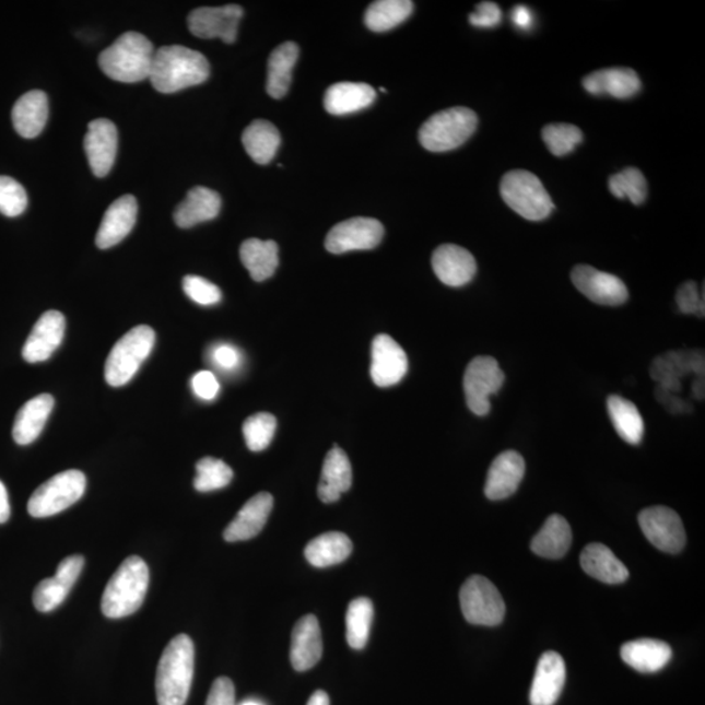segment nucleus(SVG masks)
Instances as JSON below:
<instances>
[{"instance_id": "obj_1", "label": "nucleus", "mask_w": 705, "mask_h": 705, "mask_svg": "<svg viewBox=\"0 0 705 705\" xmlns=\"http://www.w3.org/2000/svg\"><path fill=\"white\" fill-rule=\"evenodd\" d=\"M210 71L203 54L180 45L163 46L154 51L150 79L154 90L169 94L204 83Z\"/></svg>"}, {"instance_id": "obj_2", "label": "nucleus", "mask_w": 705, "mask_h": 705, "mask_svg": "<svg viewBox=\"0 0 705 705\" xmlns=\"http://www.w3.org/2000/svg\"><path fill=\"white\" fill-rule=\"evenodd\" d=\"M195 671V647L191 637H174L160 658L156 675L158 705H185L190 695Z\"/></svg>"}, {"instance_id": "obj_3", "label": "nucleus", "mask_w": 705, "mask_h": 705, "mask_svg": "<svg viewBox=\"0 0 705 705\" xmlns=\"http://www.w3.org/2000/svg\"><path fill=\"white\" fill-rule=\"evenodd\" d=\"M153 57L150 39L140 33L127 32L99 54L98 64L116 82L139 83L150 79Z\"/></svg>"}, {"instance_id": "obj_4", "label": "nucleus", "mask_w": 705, "mask_h": 705, "mask_svg": "<svg viewBox=\"0 0 705 705\" xmlns=\"http://www.w3.org/2000/svg\"><path fill=\"white\" fill-rule=\"evenodd\" d=\"M148 586H150V569L146 563L140 556H129L107 583L101 601L104 615L111 620H119L137 613L143 606Z\"/></svg>"}, {"instance_id": "obj_5", "label": "nucleus", "mask_w": 705, "mask_h": 705, "mask_svg": "<svg viewBox=\"0 0 705 705\" xmlns=\"http://www.w3.org/2000/svg\"><path fill=\"white\" fill-rule=\"evenodd\" d=\"M479 118L468 107H453L434 114L422 125L420 143L430 152H448L473 136Z\"/></svg>"}, {"instance_id": "obj_6", "label": "nucleus", "mask_w": 705, "mask_h": 705, "mask_svg": "<svg viewBox=\"0 0 705 705\" xmlns=\"http://www.w3.org/2000/svg\"><path fill=\"white\" fill-rule=\"evenodd\" d=\"M501 195L506 204L522 219L542 221L552 214L554 203L539 177L527 171H513L501 180Z\"/></svg>"}, {"instance_id": "obj_7", "label": "nucleus", "mask_w": 705, "mask_h": 705, "mask_svg": "<svg viewBox=\"0 0 705 705\" xmlns=\"http://www.w3.org/2000/svg\"><path fill=\"white\" fill-rule=\"evenodd\" d=\"M156 341L151 327L139 326L127 332L114 345L105 365V379L111 387H122L138 373L141 364L150 357Z\"/></svg>"}, {"instance_id": "obj_8", "label": "nucleus", "mask_w": 705, "mask_h": 705, "mask_svg": "<svg viewBox=\"0 0 705 705\" xmlns=\"http://www.w3.org/2000/svg\"><path fill=\"white\" fill-rule=\"evenodd\" d=\"M86 479L80 470L71 469L51 477L32 494L28 513L37 519L50 517L75 505L85 493Z\"/></svg>"}, {"instance_id": "obj_9", "label": "nucleus", "mask_w": 705, "mask_h": 705, "mask_svg": "<svg viewBox=\"0 0 705 705\" xmlns=\"http://www.w3.org/2000/svg\"><path fill=\"white\" fill-rule=\"evenodd\" d=\"M462 614L475 626H498L505 620L506 606L498 588L481 575L470 576L460 589Z\"/></svg>"}, {"instance_id": "obj_10", "label": "nucleus", "mask_w": 705, "mask_h": 705, "mask_svg": "<svg viewBox=\"0 0 705 705\" xmlns=\"http://www.w3.org/2000/svg\"><path fill=\"white\" fill-rule=\"evenodd\" d=\"M505 383L498 361L493 357H477L470 361L465 375V392L467 404L475 415L489 414L492 404L490 398L498 393Z\"/></svg>"}, {"instance_id": "obj_11", "label": "nucleus", "mask_w": 705, "mask_h": 705, "mask_svg": "<svg viewBox=\"0 0 705 705\" xmlns=\"http://www.w3.org/2000/svg\"><path fill=\"white\" fill-rule=\"evenodd\" d=\"M639 524L644 536L663 553H680L686 543V532L674 509L656 506L643 509Z\"/></svg>"}, {"instance_id": "obj_12", "label": "nucleus", "mask_w": 705, "mask_h": 705, "mask_svg": "<svg viewBox=\"0 0 705 705\" xmlns=\"http://www.w3.org/2000/svg\"><path fill=\"white\" fill-rule=\"evenodd\" d=\"M385 235L380 221L372 218H354L332 227L326 238L327 251L345 254L357 250H373Z\"/></svg>"}, {"instance_id": "obj_13", "label": "nucleus", "mask_w": 705, "mask_h": 705, "mask_svg": "<svg viewBox=\"0 0 705 705\" xmlns=\"http://www.w3.org/2000/svg\"><path fill=\"white\" fill-rule=\"evenodd\" d=\"M244 10L238 4L201 7L188 15V30L199 38H220L225 44H234Z\"/></svg>"}, {"instance_id": "obj_14", "label": "nucleus", "mask_w": 705, "mask_h": 705, "mask_svg": "<svg viewBox=\"0 0 705 705\" xmlns=\"http://www.w3.org/2000/svg\"><path fill=\"white\" fill-rule=\"evenodd\" d=\"M571 280L577 291L595 304L620 306L628 299L627 286L620 278L596 270L594 267L576 266L571 272Z\"/></svg>"}, {"instance_id": "obj_15", "label": "nucleus", "mask_w": 705, "mask_h": 705, "mask_svg": "<svg viewBox=\"0 0 705 705\" xmlns=\"http://www.w3.org/2000/svg\"><path fill=\"white\" fill-rule=\"evenodd\" d=\"M704 366L702 351L668 352L655 359L649 372L658 388L677 393L682 389L684 376L694 373L697 378H704Z\"/></svg>"}, {"instance_id": "obj_16", "label": "nucleus", "mask_w": 705, "mask_h": 705, "mask_svg": "<svg viewBox=\"0 0 705 705\" xmlns=\"http://www.w3.org/2000/svg\"><path fill=\"white\" fill-rule=\"evenodd\" d=\"M84 150L94 176L106 177L116 163L118 131L109 119H94L84 138Z\"/></svg>"}, {"instance_id": "obj_17", "label": "nucleus", "mask_w": 705, "mask_h": 705, "mask_svg": "<svg viewBox=\"0 0 705 705\" xmlns=\"http://www.w3.org/2000/svg\"><path fill=\"white\" fill-rule=\"evenodd\" d=\"M408 373V357L391 336L378 334L372 348V379L386 388L398 385Z\"/></svg>"}, {"instance_id": "obj_18", "label": "nucleus", "mask_w": 705, "mask_h": 705, "mask_svg": "<svg viewBox=\"0 0 705 705\" xmlns=\"http://www.w3.org/2000/svg\"><path fill=\"white\" fill-rule=\"evenodd\" d=\"M66 331L63 314L56 310L46 312L33 327L30 338L23 348V357L30 364L49 360L62 344Z\"/></svg>"}, {"instance_id": "obj_19", "label": "nucleus", "mask_w": 705, "mask_h": 705, "mask_svg": "<svg viewBox=\"0 0 705 705\" xmlns=\"http://www.w3.org/2000/svg\"><path fill=\"white\" fill-rule=\"evenodd\" d=\"M433 270L443 284L460 287L469 284L477 272V263L472 254L465 247L442 245L433 254Z\"/></svg>"}, {"instance_id": "obj_20", "label": "nucleus", "mask_w": 705, "mask_h": 705, "mask_svg": "<svg viewBox=\"0 0 705 705\" xmlns=\"http://www.w3.org/2000/svg\"><path fill=\"white\" fill-rule=\"evenodd\" d=\"M526 474V461L516 451H506L496 456L490 466L485 495L490 501H502L516 493Z\"/></svg>"}, {"instance_id": "obj_21", "label": "nucleus", "mask_w": 705, "mask_h": 705, "mask_svg": "<svg viewBox=\"0 0 705 705\" xmlns=\"http://www.w3.org/2000/svg\"><path fill=\"white\" fill-rule=\"evenodd\" d=\"M138 219V201L132 195L117 199L107 208L97 232L96 245L98 248L114 247L131 233Z\"/></svg>"}, {"instance_id": "obj_22", "label": "nucleus", "mask_w": 705, "mask_h": 705, "mask_svg": "<svg viewBox=\"0 0 705 705\" xmlns=\"http://www.w3.org/2000/svg\"><path fill=\"white\" fill-rule=\"evenodd\" d=\"M566 683V663L560 654H543L537 663L532 689H530V704L554 705L560 700Z\"/></svg>"}, {"instance_id": "obj_23", "label": "nucleus", "mask_w": 705, "mask_h": 705, "mask_svg": "<svg viewBox=\"0 0 705 705\" xmlns=\"http://www.w3.org/2000/svg\"><path fill=\"white\" fill-rule=\"evenodd\" d=\"M324 656V641L318 618L313 614L302 616L292 633L291 661L297 671L315 667Z\"/></svg>"}, {"instance_id": "obj_24", "label": "nucleus", "mask_w": 705, "mask_h": 705, "mask_svg": "<svg viewBox=\"0 0 705 705\" xmlns=\"http://www.w3.org/2000/svg\"><path fill=\"white\" fill-rule=\"evenodd\" d=\"M273 508V496L259 493L246 503L234 520L227 526L224 539L227 542L251 540L266 527Z\"/></svg>"}, {"instance_id": "obj_25", "label": "nucleus", "mask_w": 705, "mask_h": 705, "mask_svg": "<svg viewBox=\"0 0 705 705\" xmlns=\"http://www.w3.org/2000/svg\"><path fill=\"white\" fill-rule=\"evenodd\" d=\"M583 86L595 96L607 94V96L614 98L627 99L641 92L642 82L634 70L618 67V69H606L590 73L583 79Z\"/></svg>"}, {"instance_id": "obj_26", "label": "nucleus", "mask_w": 705, "mask_h": 705, "mask_svg": "<svg viewBox=\"0 0 705 705\" xmlns=\"http://www.w3.org/2000/svg\"><path fill=\"white\" fill-rule=\"evenodd\" d=\"M49 118V99L43 91H31L16 101L12 124L20 137L35 139L45 129Z\"/></svg>"}, {"instance_id": "obj_27", "label": "nucleus", "mask_w": 705, "mask_h": 705, "mask_svg": "<svg viewBox=\"0 0 705 705\" xmlns=\"http://www.w3.org/2000/svg\"><path fill=\"white\" fill-rule=\"evenodd\" d=\"M353 472L351 461L342 449L334 446L325 459L321 469L318 495L321 502L334 503L352 487Z\"/></svg>"}, {"instance_id": "obj_28", "label": "nucleus", "mask_w": 705, "mask_h": 705, "mask_svg": "<svg viewBox=\"0 0 705 705\" xmlns=\"http://www.w3.org/2000/svg\"><path fill=\"white\" fill-rule=\"evenodd\" d=\"M220 210V195L211 188L198 186L188 191L187 198L177 207L174 212V221L183 230H188V227L216 219Z\"/></svg>"}, {"instance_id": "obj_29", "label": "nucleus", "mask_w": 705, "mask_h": 705, "mask_svg": "<svg viewBox=\"0 0 705 705\" xmlns=\"http://www.w3.org/2000/svg\"><path fill=\"white\" fill-rule=\"evenodd\" d=\"M52 408L54 398L49 393L39 395L25 402L13 423L12 435L17 445L28 446L42 435Z\"/></svg>"}, {"instance_id": "obj_30", "label": "nucleus", "mask_w": 705, "mask_h": 705, "mask_svg": "<svg viewBox=\"0 0 705 705\" xmlns=\"http://www.w3.org/2000/svg\"><path fill=\"white\" fill-rule=\"evenodd\" d=\"M580 564L584 573L607 584H621L630 576L627 567L602 543H589L583 550Z\"/></svg>"}, {"instance_id": "obj_31", "label": "nucleus", "mask_w": 705, "mask_h": 705, "mask_svg": "<svg viewBox=\"0 0 705 705\" xmlns=\"http://www.w3.org/2000/svg\"><path fill=\"white\" fill-rule=\"evenodd\" d=\"M622 660L641 673H656L671 660L669 644L656 639H637L623 644Z\"/></svg>"}, {"instance_id": "obj_32", "label": "nucleus", "mask_w": 705, "mask_h": 705, "mask_svg": "<svg viewBox=\"0 0 705 705\" xmlns=\"http://www.w3.org/2000/svg\"><path fill=\"white\" fill-rule=\"evenodd\" d=\"M376 93L365 83H338L329 86L325 96V107L332 116H346L372 106Z\"/></svg>"}, {"instance_id": "obj_33", "label": "nucleus", "mask_w": 705, "mask_h": 705, "mask_svg": "<svg viewBox=\"0 0 705 705\" xmlns=\"http://www.w3.org/2000/svg\"><path fill=\"white\" fill-rule=\"evenodd\" d=\"M571 542H573V530L567 520L561 515H552L536 534L530 549L542 559L560 560L567 554Z\"/></svg>"}, {"instance_id": "obj_34", "label": "nucleus", "mask_w": 705, "mask_h": 705, "mask_svg": "<svg viewBox=\"0 0 705 705\" xmlns=\"http://www.w3.org/2000/svg\"><path fill=\"white\" fill-rule=\"evenodd\" d=\"M240 260L252 280L265 281L273 277L279 267V246L273 240L247 239L242 244Z\"/></svg>"}, {"instance_id": "obj_35", "label": "nucleus", "mask_w": 705, "mask_h": 705, "mask_svg": "<svg viewBox=\"0 0 705 705\" xmlns=\"http://www.w3.org/2000/svg\"><path fill=\"white\" fill-rule=\"evenodd\" d=\"M353 543L341 532H328L307 543L305 556L314 567L326 568L342 563L351 556Z\"/></svg>"}, {"instance_id": "obj_36", "label": "nucleus", "mask_w": 705, "mask_h": 705, "mask_svg": "<svg viewBox=\"0 0 705 705\" xmlns=\"http://www.w3.org/2000/svg\"><path fill=\"white\" fill-rule=\"evenodd\" d=\"M299 56L298 46L285 43L277 47L268 59L267 92L280 99L285 96L292 84V72Z\"/></svg>"}, {"instance_id": "obj_37", "label": "nucleus", "mask_w": 705, "mask_h": 705, "mask_svg": "<svg viewBox=\"0 0 705 705\" xmlns=\"http://www.w3.org/2000/svg\"><path fill=\"white\" fill-rule=\"evenodd\" d=\"M242 143L255 163L266 165L277 156L281 137L274 125L265 119H257L245 130Z\"/></svg>"}, {"instance_id": "obj_38", "label": "nucleus", "mask_w": 705, "mask_h": 705, "mask_svg": "<svg viewBox=\"0 0 705 705\" xmlns=\"http://www.w3.org/2000/svg\"><path fill=\"white\" fill-rule=\"evenodd\" d=\"M608 412L618 435L630 445H639L644 436V421L634 402L611 395L608 398Z\"/></svg>"}, {"instance_id": "obj_39", "label": "nucleus", "mask_w": 705, "mask_h": 705, "mask_svg": "<svg viewBox=\"0 0 705 705\" xmlns=\"http://www.w3.org/2000/svg\"><path fill=\"white\" fill-rule=\"evenodd\" d=\"M414 9L411 0H378L368 5L365 24L373 32H387L404 23Z\"/></svg>"}, {"instance_id": "obj_40", "label": "nucleus", "mask_w": 705, "mask_h": 705, "mask_svg": "<svg viewBox=\"0 0 705 705\" xmlns=\"http://www.w3.org/2000/svg\"><path fill=\"white\" fill-rule=\"evenodd\" d=\"M374 606L366 597L353 600L346 611V642L353 649H364L371 637Z\"/></svg>"}, {"instance_id": "obj_41", "label": "nucleus", "mask_w": 705, "mask_h": 705, "mask_svg": "<svg viewBox=\"0 0 705 705\" xmlns=\"http://www.w3.org/2000/svg\"><path fill=\"white\" fill-rule=\"evenodd\" d=\"M609 190L618 199L627 198L631 203L641 205L648 197V183L636 167H627L609 179Z\"/></svg>"}, {"instance_id": "obj_42", "label": "nucleus", "mask_w": 705, "mask_h": 705, "mask_svg": "<svg viewBox=\"0 0 705 705\" xmlns=\"http://www.w3.org/2000/svg\"><path fill=\"white\" fill-rule=\"evenodd\" d=\"M233 470L223 460L214 458L201 459L197 465V477L193 486L200 493H210L224 489L233 480Z\"/></svg>"}, {"instance_id": "obj_43", "label": "nucleus", "mask_w": 705, "mask_h": 705, "mask_svg": "<svg viewBox=\"0 0 705 705\" xmlns=\"http://www.w3.org/2000/svg\"><path fill=\"white\" fill-rule=\"evenodd\" d=\"M542 139L556 157L574 152L584 139L579 127L569 124H553L543 127Z\"/></svg>"}, {"instance_id": "obj_44", "label": "nucleus", "mask_w": 705, "mask_h": 705, "mask_svg": "<svg viewBox=\"0 0 705 705\" xmlns=\"http://www.w3.org/2000/svg\"><path fill=\"white\" fill-rule=\"evenodd\" d=\"M278 421L270 413H257L244 423L246 445L252 453L263 451L271 445L277 433Z\"/></svg>"}, {"instance_id": "obj_45", "label": "nucleus", "mask_w": 705, "mask_h": 705, "mask_svg": "<svg viewBox=\"0 0 705 705\" xmlns=\"http://www.w3.org/2000/svg\"><path fill=\"white\" fill-rule=\"evenodd\" d=\"M28 207V195L17 180L0 176V213L7 218L20 216Z\"/></svg>"}, {"instance_id": "obj_46", "label": "nucleus", "mask_w": 705, "mask_h": 705, "mask_svg": "<svg viewBox=\"0 0 705 705\" xmlns=\"http://www.w3.org/2000/svg\"><path fill=\"white\" fill-rule=\"evenodd\" d=\"M70 588L60 583L56 576L49 577L38 584L33 594V603L42 613H50L56 610L67 599Z\"/></svg>"}, {"instance_id": "obj_47", "label": "nucleus", "mask_w": 705, "mask_h": 705, "mask_svg": "<svg viewBox=\"0 0 705 705\" xmlns=\"http://www.w3.org/2000/svg\"><path fill=\"white\" fill-rule=\"evenodd\" d=\"M184 291L188 298L201 306L218 305L223 298V293L218 285L203 278L192 277V274L184 279Z\"/></svg>"}, {"instance_id": "obj_48", "label": "nucleus", "mask_w": 705, "mask_h": 705, "mask_svg": "<svg viewBox=\"0 0 705 705\" xmlns=\"http://www.w3.org/2000/svg\"><path fill=\"white\" fill-rule=\"evenodd\" d=\"M675 301L682 314L704 317V291L701 294V289L696 282L688 281L678 287Z\"/></svg>"}, {"instance_id": "obj_49", "label": "nucleus", "mask_w": 705, "mask_h": 705, "mask_svg": "<svg viewBox=\"0 0 705 705\" xmlns=\"http://www.w3.org/2000/svg\"><path fill=\"white\" fill-rule=\"evenodd\" d=\"M501 22L502 10L498 4L493 2L477 4L475 11L469 15V23L475 26V28H494Z\"/></svg>"}, {"instance_id": "obj_50", "label": "nucleus", "mask_w": 705, "mask_h": 705, "mask_svg": "<svg viewBox=\"0 0 705 705\" xmlns=\"http://www.w3.org/2000/svg\"><path fill=\"white\" fill-rule=\"evenodd\" d=\"M211 361L221 372H235L240 365L242 357L237 348L231 344H219L212 349Z\"/></svg>"}, {"instance_id": "obj_51", "label": "nucleus", "mask_w": 705, "mask_h": 705, "mask_svg": "<svg viewBox=\"0 0 705 705\" xmlns=\"http://www.w3.org/2000/svg\"><path fill=\"white\" fill-rule=\"evenodd\" d=\"M191 387L195 395L199 399L212 401L218 398L220 391V383L211 372H199L192 376Z\"/></svg>"}, {"instance_id": "obj_52", "label": "nucleus", "mask_w": 705, "mask_h": 705, "mask_svg": "<svg viewBox=\"0 0 705 705\" xmlns=\"http://www.w3.org/2000/svg\"><path fill=\"white\" fill-rule=\"evenodd\" d=\"M205 705H237L234 684L230 678L220 677L213 682Z\"/></svg>"}, {"instance_id": "obj_53", "label": "nucleus", "mask_w": 705, "mask_h": 705, "mask_svg": "<svg viewBox=\"0 0 705 705\" xmlns=\"http://www.w3.org/2000/svg\"><path fill=\"white\" fill-rule=\"evenodd\" d=\"M83 567L84 559L82 555L69 556V559L59 563L56 577L60 583H63L66 587L72 589V587L75 586L80 574H82Z\"/></svg>"}, {"instance_id": "obj_54", "label": "nucleus", "mask_w": 705, "mask_h": 705, "mask_svg": "<svg viewBox=\"0 0 705 705\" xmlns=\"http://www.w3.org/2000/svg\"><path fill=\"white\" fill-rule=\"evenodd\" d=\"M657 399L662 402V406L668 408V411L673 413L689 412L690 407L688 402H684L681 399L674 398L673 393L663 391L661 388L656 389Z\"/></svg>"}, {"instance_id": "obj_55", "label": "nucleus", "mask_w": 705, "mask_h": 705, "mask_svg": "<svg viewBox=\"0 0 705 705\" xmlns=\"http://www.w3.org/2000/svg\"><path fill=\"white\" fill-rule=\"evenodd\" d=\"M512 20L517 28L526 31L532 28L533 13L527 5H516L512 12Z\"/></svg>"}, {"instance_id": "obj_56", "label": "nucleus", "mask_w": 705, "mask_h": 705, "mask_svg": "<svg viewBox=\"0 0 705 705\" xmlns=\"http://www.w3.org/2000/svg\"><path fill=\"white\" fill-rule=\"evenodd\" d=\"M11 516V506L9 500V493L4 483L0 481V524L9 521Z\"/></svg>"}, {"instance_id": "obj_57", "label": "nucleus", "mask_w": 705, "mask_h": 705, "mask_svg": "<svg viewBox=\"0 0 705 705\" xmlns=\"http://www.w3.org/2000/svg\"><path fill=\"white\" fill-rule=\"evenodd\" d=\"M307 705H329V696L325 691H315L310 700H308Z\"/></svg>"}, {"instance_id": "obj_58", "label": "nucleus", "mask_w": 705, "mask_h": 705, "mask_svg": "<svg viewBox=\"0 0 705 705\" xmlns=\"http://www.w3.org/2000/svg\"><path fill=\"white\" fill-rule=\"evenodd\" d=\"M694 398L697 400L704 399V378H697L693 385Z\"/></svg>"}, {"instance_id": "obj_59", "label": "nucleus", "mask_w": 705, "mask_h": 705, "mask_svg": "<svg viewBox=\"0 0 705 705\" xmlns=\"http://www.w3.org/2000/svg\"><path fill=\"white\" fill-rule=\"evenodd\" d=\"M240 705H263L259 702H254V701H247L245 703H242Z\"/></svg>"}]
</instances>
